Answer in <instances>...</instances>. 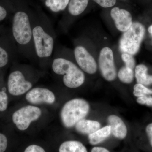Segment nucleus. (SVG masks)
I'll return each mask as SVG.
<instances>
[{
    "mask_svg": "<svg viewBox=\"0 0 152 152\" xmlns=\"http://www.w3.org/2000/svg\"><path fill=\"white\" fill-rule=\"evenodd\" d=\"M8 98L6 91H0V111L4 112L7 108Z\"/></svg>",
    "mask_w": 152,
    "mask_h": 152,
    "instance_id": "obj_23",
    "label": "nucleus"
},
{
    "mask_svg": "<svg viewBox=\"0 0 152 152\" xmlns=\"http://www.w3.org/2000/svg\"><path fill=\"white\" fill-rule=\"evenodd\" d=\"M24 152H46L42 147L37 145H33L29 146L25 150Z\"/></svg>",
    "mask_w": 152,
    "mask_h": 152,
    "instance_id": "obj_26",
    "label": "nucleus"
},
{
    "mask_svg": "<svg viewBox=\"0 0 152 152\" xmlns=\"http://www.w3.org/2000/svg\"><path fill=\"white\" fill-rule=\"evenodd\" d=\"M40 109L35 106L28 105L15 112L12 116L13 122L20 131H25L32 122L38 120L41 116Z\"/></svg>",
    "mask_w": 152,
    "mask_h": 152,
    "instance_id": "obj_6",
    "label": "nucleus"
},
{
    "mask_svg": "<svg viewBox=\"0 0 152 152\" xmlns=\"http://www.w3.org/2000/svg\"><path fill=\"white\" fill-rule=\"evenodd\" d=\"M148 98V96H147V95L139 97L137 99V102L140 104L146 105Z\"/></svg>",
    "mask_w": 152,
    "mask_h": 152,
    "instance_id": "obj_29",
    "label": "nucleus"
},
{
    "mask_svg": "<svg viewBox=\"0 0 152 152\" xmlns=\"http://www.w3.org/2000/svg\"><path fill=\"white\" fill-rule=\"evenodd\" d=\"M118 77L121 82L124 83H130L134 80V71L132 69L125 66L120 69Z\"/></svg>",
    "mask_w": 152,
    "mask_h": 152,
    "instance_id": "obj_19",
    "label": "nucleus"
},
{
    "mask_svg": "<svg viewBox=\"0 0 152 152\" xmlns=\"http://www.w3.org/2000/svg\"><path fill=\"white\" fill-rule=\"evenodd\" d=\"M10 54L7 49L0 46V68L5 66L10 61Z\"/></svg>",
    "mask_w": 152,
    "mask_h": 152,
    "instance_id": "obj_21",
    "label": "nucleus"
},
{
    "mask_svg": "<svg viewBox=\"0 0 152 152\" xmlns=\"http://www.w3.org/2000/svg\"><path fill=\"white\" fill-rule=\"evenodd\" d=\"M12 34L19 53L24 58L37 60L33 43L31 15L20 10L15 13L12 23Z\"/></svg>",
    "mask_w": 152,
    "mask_h": 152,
    "instance_id": "obj_2",
    "label": "nucleus"
},
{
    "mask_svg": "<svg viewBox=\"0 0 152 152\" xmlns=\"http://www.w3.org/2000/svg\"><path fill=\"white\" fill-rule=\"evenodd\" d=\"M133 94L137 97L145 96V95L152 94V90L148 88L143 85L137 83L134 87Z\"/></svg>",
    "mask_w": 152,
    "mask_h": 152,
    "instance_id": "obj_20",
    "label": "nucleus"
},
{
    "mask_svg": "<svg viewBox=\"0 0 152 152\" xmlns=\"http://www.w3.org/2000/svg\"><path fill=\"white\" fill-rule=\"evenodd\" d=\"M145 28L139 22H134L132 26L122 36L119 42L121 52L132 55H136L139 51L144 36Z\"/></svg>",
    "mask_w": 152,
    "mask_h": 152,
    "instance_id": "obj_5",
    "label": "nucleus"
},
{
    "mask_svg": "<svg viewBox=\"0 0 152 152\" xmlns=\"http://www.w3.org/2000/svg\"><path fill=\"white\" fill-rule=\"evenodd\" d=\"M51 64L53 72L58 75L63 76V83L66 87L76 88L84 83L83 72L72 61L62 56L61 51L57 44Z\"/></svg>",
    "mask_w": 152,
    "mask_h": 152,
    "instance_id": "obj_3",
    "label": "nucleus"
},
{
    "mask_svg": "<svg viewBox=\"0 0 152 152\" xmlns=\"http://www.w3.org/2000/svg\"><path fill=\"white\" fill-rule=\"evenodd\" d=\"M90 105L82 99H75L68 101L61 111V119L66 128L72 127L79 121L83 119L88 114Z\"/></svg>",
    "mask_w": 152,
    "mask_h": 152,
    "instance_id": "obj_4",
    "label": "nucleus"
},
{
    "mask_svg": "<svg viewBox=\"0 0 152 152\" xmlns=\"http://www.w3.org/2000/svg\"><path fill=\"white\" fill-rule=\"evenodd\" d=\"M74 56L76 62L82 71L89 74L95 73L97 66L94 57L83 46L78 45L75 47Z\"/></svg>",
    "mask_w": 152,
    "mask_h": 152,
    "instance_id": "obj_9",
    "label": "nucleus"
},
{
    "mask_svg": "<svg viewBox=\"0 0 152 152\" xmlns=\"http://www.w3.org/2000/svg\"><path fill=\"white\" fill-rule=\"evenodd\" d=\"M26 99L30 103L53 104L56 98L54 94L48 89L43 88H36L30 90L26 96Z\"/></svg>",
    "mask_w": 152,
    "mask_h": 152,
    "instance_id": "obj_10",
    "label": "nucleus"
},
{
    "mask_svg": "<svg viewBox=\"0 0 152 152\" xmlns=\"http://www.w3.org/2000/svg\"><path fill=\"white\" fill-rule=\"evenodd\" d=\"M59 152H88L86 147L81 142L70 140L64 142L60 145Z\"/></svg>",
    "mask_w": 152,
    "mask_h": 152,
    "instance_id": "obj_17",
    "label": "nucleus"
},
{
    "mask_svg": "<svg viewBox=\"0 0 152 152\" xmlns=\"http://www.w3.org/2000/svg\"><path fill=\"white\" fill-rule=\"evenodd\" d=\"M121 58L126 66L134 69L135 66V61L132 55L124 53L121 55Z\"/></svg>",
    "mask_w": 152,
    "mask_h": 152,
    "instance_id": "obj_22",
    "label": "nucleus"
},
{
    "mask_svg": "<svg viewBox=\"0 0 152 152\" xmlns=\"http://www.w3.org/2000/svg\"><path fill=\"white\" fill-rule=\"evenodd\" d=\"M148 31L149 33H150L152 35V25L150 26L148 28Z\"/></svg>",
    "mask_w": 152,
    "mask_h": 152,
    "instance_id": "obj_32",
    "label": "nucleus"
},
{
    "mask_svg": "<svg viewBox=\"0 0 152 152\" xmlns=\"http://www.w3.org/2000/svg\"><path fill=\"white\" fill-rule=\"evenodd\" d=\"M146 132L149 140L150 144L152 147V123L147 126L146 128Z\"/></svg>",
    "mask_w": 152,
    "mask_h": 152,
    "instance_id": "obj_27",
    "label": "nucleus"
},
{
    "mask_svg": "<svg viewBox=\"0 0 152 152\" xmlns=\"http://www.w3.org/2000/svg\"><path fill=\"white\" fill-rule=\"evenodd\" d=\"M104 8H108L115 5L117 0H93Z\"/></svg>",
    "mask_w": 152,
    "mask_h": 152,
    "instance_id": "obj_24",
    "label": "nucleus"
},
{
    "mask_svg": "<svg viewBox=\"0 0 152 152\" xmlns=\"http://www.w3.org/2000/svg\"><path fill=\"white\" fill-rule=\"evenodd\" d=\"M8 141L4 135L0 133V152H4L7 147Z\"/></svg>",
    "mask_w": 152,
    "mask_h": 152,
    "instance_id": "obj_25",
    "label": "nucleus"
},
{
    "mask_svg": "<svg viewBox=\"0 0 152 152\" xmlns=\"http://www.w3.org/2000/svg\"><path fill=\"white\" fill-rule=\"evenodd\" d=\"M148 68L143 64H140L136 67L135 75L137 83L145 86L152 84V76L148 74Z\"/></svg>",
    "mask_w": 152,
    "mask_h": 152,
    "instance_id": "obj_15",
    "label": "nucleus"
},
{
    "mask_svg": "<svg viewBox=\"0 0 152 152\" xmlns=\"http://www.w3.org/2000/svg\"><path fill=\"white\" fill-rule=\"evenodd\" d=\"M89 0H70L68 4V12L72 16H77L86 10Z\"/></svg>",
    "mask_w": 152,
    "mask_h": 152,
    "instance_id": "obj_16",
    "label": "nucleus"
},
{
    "mask_svg": "<svg viewBox=\"0 0 152 152\" xmlns=\"http://www.w3.org/2000/svg\"><path fill=\"white\" fill-rule=\"evenodd\" d=\"M7 15V10L2 6H0V21L6 18Z\"/></svg>",
    "mask_w": 152,
    "mask_h": 152,
    "instance_id": "obj_28",
    "label": "nucleus"
},
{
    "mask_svg": "<svg viewBox=\"0 0 152 152\" xmlns=\"http://www.w3.org/2000/svg\"><path fill=\"white\" fill-rule=\"evenodd\" d=\"M111 134V126H107L99 129L95 132L88 135L90 143L92 145H96L100 143L108 138Z\"/></svg>",
    "mask_w": 152,
    "mask_h": 152,
    "instance_id": "obj_14",
    "label": "nucleus"
},
{
    "mask_svg": "<svg viewBox=\"0 0 152 152\" xmlns=\"http://www.w3.org/2000/svg\"><path fill=\"white\" fill-rule=\"evenodd\" d=\"M91 152H110L106 148L102 147H95L92 149Z\"/></svg>",
    "mask_w": 152,
    "mask_h": 152,
    "instance_id": "obj_30",
    "label": "nucleus"
},
{
    "mask_svg": "<svg viewBox=\"0 0 152 152\" xmlns=\"http://www.w3.org/2000/svg\"><path fill=\"white\" fill-rule=\"evenodd\" d=\"M33 43L37 60L51 62L56 47L57 34L53 23L44 15H31Z\"/></svg>",
    "mask_w": 152,
    "mask_h": 152,
    "instance_id": "obj_1",
    "label": "nucleus"
},
{
    "mask_svg": "<svg viewBox=\"0 0 152 152\" xmlns=\"http://www.w3.org/2000/svg\"><path fill=\"white\" fill-rule=\"evenodd\" d=\"M146 105L147 106H150V107H151V106H152V97H148Z\"/></svg>",
    "mask_w": 152,
    "mask_h": 152,
    "instance_id": "obj_31",
    "label": "nucleus"
},
{
    "mask_svg": "<svg viewBox=\"0 0 152 152\" xmlns=\"http://www.w3.org/2000/svg\"><path fill=\"white\" fill-rule=\"evenodd\" d=\"M99 67L103 77L108 81L116 79L117 71L111 49L105 47L101 50L99 59Z\"/></svg>",
    "mask_w": 152,
    "mask_h": 152,
    "instance_id": "obj_8",
    "label": "nucleus"
},
{
    "mask_svg": "<svg viewBox=\"0 0 152 152\" xmlns=\"http://www.w3.org/2000/svg\"><path fill=\"white\" fill-rule=\"evenodd\" d=\"M101 124L97 121L83 119L75 125L76 130L85 134L90 135L100 129Z\"/></svg>",
    "mask_w": 152,
    "mask_h": 152,
    "instance_id": "obj_13",
    "label": "nucleus"
},
{
    "mask_svg": "<svg viewBox=\"0 0 152 152\" xmlns=\"http://www.w3.org/2000/svg\"><path fill=\"white\" fill-rule=\"evenodd\" d=\"M70 0H45V4L52 12H59L64 10Z\"/></svg>",
    "mask_w": 152,
    "mask_h": 152,
    "instance_id": "obj_18",
    "label": "nucleus"
},
{
    "mask_svg": "<svg viewBox=\"0 0 152 152\" xmlns=\"http://www.w3.org/2000/svg\"><path fill=\"white\" fill-rule=\"evenodd\" d=\"M32 86V83L27 79L23 71L17 70L10 74L8 79L7 88L11 95L18 96L23 94Z\"/></svg>",
    "mask_w": 152,
    "mask_h": 152,
    "instance_id": "obj_7",
    "label": "nucleus"
},
{
    "mask_svg": "<svg viewBox=\"0 0 152 152\" xmlns=\"http://www.w3.org/2000/svg\"><path fill=\"white\" fill-rule=\"evenodd\" d=\"M117 28L120 31H127L132 24V15L129 12L118 7H114L110 12Z\"/></svg>",
    "mask_w": 152,
    "mask_h": 152,
    "instance_id": "obj_11",
    "label": "nucleus"
},
{
    "mask_svg": "<svg viewBox=\"0 0 152 152\" xmlns=\"http://www.w3.org/2000/svg\"><path fill=\"white\" fill-rule=\"evenodd\" d=\"M109 124L111 126V133L115 137L123 140L126 137L127 129L122 120L115 115H111L108 118Z\"/></svg>",
    "mask_w": 152,
    "mask_h": 152,
    "instance_id": "obj_12",
    "label": "nucleus"
}]
</instances>
